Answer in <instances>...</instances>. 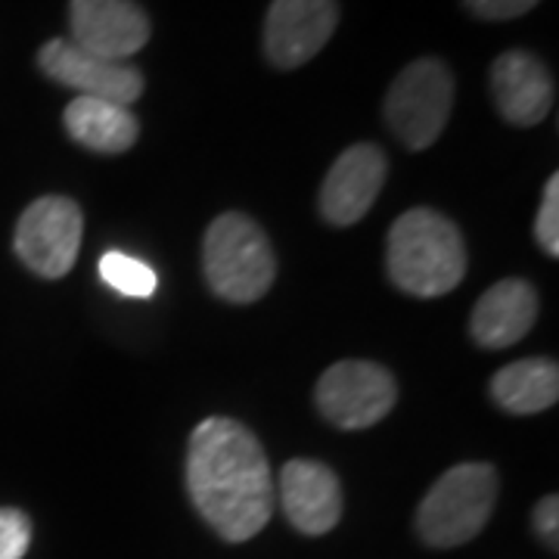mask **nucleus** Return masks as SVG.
<instances>
[{
	"label": "nucleus",
	"instance_id": "obj_1",
	"mask_svg": "<svg viewBox=\"0 0 559 559\" xmlns=\"http://www.w3.org/2000/svg\"><path fill=\"white\" fill-rule=\"evenodd\" d=\"M187 491L202 520L230 544L255 538L274 516L271 463L249 426L209 417L187 444Z\"/></svg>",
	"mask_w": 559,
	"mask_h": 559
},
{
	"label": "nucleus",
	"instance_id": "obj_2",
	"mask_svg": "<svg viewBox=\"0 0 559 559\" xmlns=\"http://www.w3.org/2000/svg\"><path fill=\"white\" fill-rule=\"evenodd\" d=\"M385 267L401 293L439 299L466 277V242L457 224L441 212L411 209L389 230Z\"/></svg>",
	"mask_w": 559,
	"mask_h": 559
},
{
	"label": "nucleus",
	"instance_id": "obj_3",
	"mask_svg": "<svg viewBox=\"0 0 559 559\" xmlns=\"http://www.w3.org/2000/svg\"><path fill=\"white\" fill-rule=\"evenodd\" d=\"M202 271L209 289L230 305L259 301L277 277V259L267 234L240 212H224L202 240Z\"/></svg>",
	"mask_w": 559,
	"mask_h": 559
},
{
	"label": "nucleus",
	"instance_id": "obj_4",
	"mask_svg": "<svg viewBox=\"0 0 559 559\" xmlns=\"http://www.w3.org/2000/svg\"><path fill=\"white\" fill-rule=\"evenodd\" d=\"M498 469L491 463H460L441 473L417 507V535L429 547H460L488 525L498 503Z\"/></svg>",
	"mask_w": 559,
	"mask_h": 559
},
{
	"label": "nucleus",
	"instance_id": "obj_5",
	"mask_svg": "<svg viewBox=\"0 0 559 559\" xmlns=\"http://www.w3.org/2000/svg\"><path fill=\"white\" fill-rule=\"evenodd\" d=\"M454 106V75L439 57L411 62L385 94V124L407 150H429L441 138Z\"/></svg>",
	"mask_w": 559,
	"mask_h": 559
},
{
	"label": "nucleus",
	"instance_id": "obj_6",
	"mask_svg": "<svg viewBox=\"0 0 559 559\" xmlns=\"http://www.w3.org/2000/svg\"><path fill=\"white\" fill-rule=\"evenodd\" d=\"M320 417L340 429H370L392 414L399 401L395 377L373 360H340L314 389Z\"/></svg>",
	"mask_w": 559,
	"mask_h": 559
},
{
	"label": "nucleus",
	"instance_id": "obj_7",
	"mask_svg": "<svg viewBox=\"0 0 559 559\" xmlns=\"http://www.w3.org/2000/svg\"><path fill=\"white\" fill-rule=\"evenodd\" d=\"M81 218L79 202L69 197H40L20 215L13 249L20 261L44 280H62L79 261Z\"/></svg>",
	"mask_w": 559,
	"mask_h": 559
},
{
	"label": "nucleus",
	"instance_id": "obj_8",
	"mask_svg": "<svg viewBox=\"0 0 559 559\" xmlns=\"http://www.w3.org/2000/svg\"><path fill=\"white\" fill-rule=\"evenodd\" d=\"M69 28L75 47L112 62L131 60L153 35L138 0H69Z\"/></svg>",
	"mask_w": 559,
	"mask_h": 559
},
{
	"label": "nucleus",
	"instance_id": "obj_9",
	"mask_svg": "<svg viewBox=\"0 0 559 559\" xmlns=\"http://www.w3.org/2000/svg\"><path fill=\"white\" fill-rule=\"evenodd\" d=\"M38 66L47 79L75 91L79 97L131 106L143 94V72L138 66L100 60L66 38L47 40L38 50Z\"/></svg>",
	"mask_w": 559,
	"mask_h": 559
},
{
	"label": "nucleus",
	"instance_id": "obj_10",
	"mask_svg": "<svg viewBox=\"0 0 559 559\" xmlns=\"http://www.w3.org/2000/svg\"><path fill=\"white\" fill-rule=\"evenodd\" d=\"M336 25V0H274L264 16V57L277 69H299L326 47Z\"/></svg>",
	"mask_w": 559,
	"mask_h": 559
},
{
	"label": "nucleus",
	"instance_id": "obj_11",
	"mask_svg": "<svg viewBox=\"0 0 559 559\" xmlns=\"http://www.w3.org/2000/svg\"><path fill=\"white\" fill-rule=\"evenodd\" d=\"M389 175V159L377 143H355L333 168L326 171L320 187V215L333 227H352L358 224L370 205L380 197L382 183Z\"/></svg>",
	"mask_w": 559,
	"mask_h": 559
},
{
	"label": "nucleus",
	"instance_id": "obj_12",
	"mask_svg": "<svg viewBox=\"0 0 559 559\" xmlns=\"http://www.w3.org/2000/svg\"><path fill=\"white\" fill-rule=\"evenodd\" d=\"M491 97L507 124L535 128L550 116L557 84L550 69L535 53L507 50L491 62Z\"/></svg>",
	"mask_w": 559,
	"mask_h": 559
},
{
	"label": "nucleus",
	"instance_id": "obj_13",
	"mask_svg": "<svg viewBox=\"0 0 559 559\" xmlns=\"http://www.w3.org/2000/svg\"><path fill=\"white\" fill-rule=\"evenodd\" d=\"M280 507L301 535H326L342 520L340 476L318 460H289L280 469Z\"/></svg>",
	"mask_w": 559,
	"mask_h": 559
},
{
	"label": "nucleus",
	"instance_id": "obj_14",
	"mask_svg": "<svg viewBox=\"0 0 559 559\" xmlns=\"http://www.w3.org/2000/svg\"><path fill=\"white\" fill-rule=\"evenodd\" d=\"M538 320V293L528 280L510 277L495 283L473 308L469 336L479 348L500 352L522 342Z\"/></svg>",
	"mask_w": 559,
	"mask_h": 559
},
{
	"label": "nucleus",
	"instance_id": "obj_15",
	"mask_svg": "<svg viewBox=\"0 0 559 559\" xmlns=\"http://www.w3.org/2000/svg\"><path fill=\"white\" fill-rule=\"evenodd\" d=\"M62 124L79 146L103 156L128 153L140 138V121L128 106L97 97H75L62 112Z\"/></svg>",
	"mask_w": 559,
	"mask_h": 559
},
{
	"label": "nucleus",
	"instance_id": "obj_16",
	"mask_svg": "<svg viewBox=\"0 0 559 559\" xmlns=\"http://www.w3.org/2000/svg\"><path fill=\"white\" fill-rule=\"evenodd\" d=\"M491 399L507 414L528 417L554 407L559 399V367L550 358H522L491 377Z\"/></svg>",
	"mask_w": 559,
	"mask_h": 559
},
{
	"label": "nucleus",
	"instance_id": "obj_17",
	"mask_svg": "<svg viewBox=\"0 0 559 559\" xmlns=\"http://www.w3.org/2000/svg\"><path fill=\"white\" fill-rule=\"evenodd\" d=\"M100 277L106 286H112L121 296H131V299H150L156 293V271L146 264V261L134 259V255H124V252H106L97 264Z\"/></svg>",
	"mask_w": 559,
	"mask_h": 559
},
{
	"label": "nucleus",
	"instance_id": "obj_18",
	"mask_svg": "<svg viewBox=\"0 0 559 559\" xmlns=\"http://www.w3.org/2000/svg\"><path fill=\"white\" fill-rule=\"evenodd\" d=\"M535 237L538 246L557 259L559 255V175H550L547 187H544V200H540L538 221H535Z\"/></svg>",
	"mask_w": 559,
	"mask_h": 559
},
{
	"label": "nucleus",
	"instance_id": "obj_19",
	"mask_svg": "<svg viewBox=\"0 0 559 559\" xmlns=\"http://www.w3.org/2000/svg\"><path fill=\"white\" fill-rule=\"evenodd\" d=\"M32 544V520L16 507H0V559H22Z\"/></svg>",
	"mask_w": 559,
	"mask_h": 559
},
{
	"label": "nucleus",
	"instance_id": "obj_20",
	"mask_svg": "<svg viewBox=\"0 0 559 559\" xmlns=\"http://www.w3.org/2000/svg\"><path fill=\"white\" fill-rule=\"evenodd\" d=\"M540 0H463V7L476 16L488 22H507L525 16L528 10H535Z\"/></svg>",
	"mask_w": 559,
	"mask_h": 559
},
{
	"label": "nucleus",
	"instance_id": "obj_21",
	"mask_svg": "<svg viewBox=\"0 0 559 559\" xmlns=\"http://www.w3.org/2000/svg\"><path fill=\"white\" fill-rule=\"evenodd\" d=\"M532 522H535V532L538 538L557 550L559 547V498L557 495H547V498L538 500L535 513H532Z\"/></svg>",
	"mask_w": 559,
	"mask_h": 559
}]
</instances>
